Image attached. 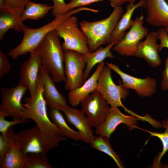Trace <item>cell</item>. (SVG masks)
I'll list each match as a JSON object with an SVG mask.
<instances>
[{
    "label": "cell",
    "mask_w": 168,
    "mask_h": 168,
    "mask_svg": "<svg viewBox=\"0 0 168 168\" xmlns=\"http://www.w3.org/2000/svg\"><path fill=\"white\" fill-rule=\"evenodd\" d=\"M38 48L41 56L42 65L54 82H65L63 65L65 51L55 30L47 34Z\"/></svg>",
    "instance_id": "cell-1"
},
{
    "label": "cell",
    "mask_w": 168,
    "mask_h": 168,
    "mask_svg": "<svg viewBox=\"0 0 168 168\" xmlns=\"http://www.w3.org/2000/svg\"><path fill=\"white\" fill-rule=\"evenodd\" d=\"M123 13L122 6L117 7L114 8L110 14L105 19L94 21L85 20L80 21V27L87 38L91 52L103 44L110 43L112 34Z\"/></svg>",
    "instance_id": "cell-2"
},
{
    "label": "cell",
    "mask_w": 168,
    "mask_h": 168,
    "mask_svg": "<svg viewBox=\"0 0 168 168\" xmlns=\"http://www.w3.org/2000/svg\"><path fill=\"white\" fill-rule=\"evenodd\" d=\"M43 80L40 73L35 95L33 97H25L23 105L27 109L26 119L34 120L44 135L50 137H63V133L49 118L47 111V103L44 97Z\"/></svg>",
    "instance_id": "cell-3"
},
{
    "label": "cell",
    "mask_w": 168,
    "mask_h": 168,
    "mask_svg": "<svg viewBox=\"0 0 168 168\" xmlns=\"http://www.w3.org/2000/svg\"><path fill=\"white\" fill-rule=\"evenodd\" d=\"M88 10L87 7H78L55 18L52 21L40 28L32 29L26 26L23 32L24 36L21 42L16 47L8 52V55L12 59L16 60L21 56L33 51L38 48L47 34L55 30L59 23L74 14Z\"/></svg>",
    "instance_id": "cell-4"
},
{
    "label": "cell",
    "mask_w": 168,
    "mask_h": 168,
    "mask_svg": "<svg viewBox=\"0 0 168 168\" xmlns=\"http://www.w3.org/2000/svg\"><path fill=\"white\" fill-rule=\"evenodd\" d=\"M16 140L20 143L22 152L41 153L47 155L51 149L59 145L60 142L66 140L63 137H50L44 134L37 124L16 133Z\"/></svg>",
    "instance_id": "cell-5"
},
{
    "label": "cell",
    "mask_w": 168,
    "mask_h": 168,
    "mask_svg": "<svg viewBox=\"0 0 168 168\" xmlns=\"http://www.w3.org/2000/svg\"><path fill=\"white\" fill-rule=\"evenodd\" d=\"M78 22L77 18L72 16L59 23L55 30L58 36L63 39L62 45L64 51L72 50L86 55L91 52L87 38L78 27Z\"/></svg>",
    "instance_id": "cell-6"
},
{
    "label": "cell",
    "mask_w": 168,
    "mask_h": 168,
    "mask_svg": "<svg viewBox=\"0 0 168 168\" xmlns=\"http://www.w3.org/2000/svg\"><path fill=\"white\" fill-rule=\"evenodd\" d=\"M111 70L107 65H105L98 77L96 89L111 107H121L130 114L131 111L122 102V100L125 99L129 95V91L123 87L121 84L117 85L114 83L111 76Z\"/></svg>",
    "instance_id": "cell-7"
},
{
    "label": "cell",
    "mask_w": 168,
    "mask_h": 168,
    "mask_svg": "<svg viewBox=\"0 0 168 168\" xmlns=\"http://www.w3.org/2000/svg\"><path fill=\"white\" fill-rule=\"evenodd\" d=\"M27 90L26 86L20 82L14 87H2L0 111L7 116H11L13 120L26 119L27 109L21 103V101Z\"/></svg>",
    "instance_id": "cell-8"
},
{
    "label": "cell",
    "mask_w": 168,
    "mask_h": 168,
    "mask_svg": "<svg viewBox=\"0 0 168 168\" xmlns=\"http://www.w3.org/2000/svg\"><path fill=\"white\" fill-rule=\"evenodd\" d=\"M82 110L86 115L91 128H96L105 120L110 107L102 95L96 89L80 103Z\"/></svg>",
    "instance_id": "cell-9"
},
{
    "label": "cell",
    "mask_w": 168,
    "mask_h": 168,
    "mask_svg": "<svg viewBox=\"0 0 168 168\" xmlns=\"http://www.w3.org/2000/svg\"><path fill=\"white\" fill-rule=\"evenodd\" d=\"M64 63L65 89L70 91L81 86L84 82L83 70L86 64L83 55L74 50L66 51Z\"/></svg>",
    "instance_id": "cell-10"
},
{
    "label": "cell",
    "mask_w": 168,
    "mask_h": 168,
    "mask_svg": "<svg viewBox=\"0 0 168 168\" xmlns=\"http://www.w3.org/2000/svg\"><path fill=\"white\" fill-rule=\"evenodd\" d=\"M143 20L142 14L136 18L129 30L113 47L115 51L123 56H135L139 42L148 33L147 28L143 26Z\"/></svg>",
    "instance_id": "cell-11"
},
{
    "label": "cell",
    "mask_w": 168,
    "mask_h": 168,
    "mask_svg": "<svg viewBox=\"0 0 168 168\" xmlns=\"http://www.w3.org/2000/svg\"><path fill=\"white\" fill-rule=\"evenodd\" d=\"M106 63L120 76L123 87L134 90L142 97H149L156 92L157 83L155 79L150 77H146L145 78L136 77L124 72L114 64L107 62Z\"/></svg>",
    "instance_id": "cell-12"
},
{
    "label": "cell",
    "mask_w": 168,
    "mask_h": 168,
    "mask_svg": "<svg viewBox=\"0 0 168 168\" xmlns=\"http://www.w3.org/2000/svg\"><path fill=\"white\" fill-rule=\"evenodd\" d=\"M30 53L29 58L21 65L19 73L20 82L26 86L30 97H33L36 91L37 80L42 62L38 48Z\"/></svg>",
    "instance_id": "cell-13"
},
{
    "label": "cell",
    "mask_w": 168,
    "mask_h": 168,
    "mask_svg": "<svg viewBox=\"0 0 168 168\" xmlns=\"http://www.w3.org/2000/svg\"><path fill=\"white\" fill-rule=\"evenodd\" d=\"M138 120L137 117L133 115L123 114L118 107H111L105 121L96 128L95 133L110 138L117 126L121 124H125L130 131L134 128H140L136 125Z\"/></svg>",
    "instance_id": "cell-14"
},
{
    "label": "cell",
    "mask_w": 168,
    "mask_h": 168,
    "mask_svg": "<svg viewBox=\"0 0 168 168\" xmlns=\"http://www.w3.org/2000/svg\"><path fill=\"white\" fill-rule=\"evenodd\" d=\"M157 31L148 33L145 40L139 42L135 55L137 58L144 59L153 68L158 67L161 63L159 54L160 45L157 42Z\"/></svg>",
    "instance_id": "cell-15"
},
{
    "label": "cell",
    "mask_w": 168,
    "mask_h": 168,
    "mask_svg": "<svg viewBox=\"0 0 168 168\" xmlns=\"http://www.w3.org/2000/svg\"><path fill=\"white\" fill-rule=\"evenodd\" d=\"M146 21L154 26L168 27V4L166 0H145Z\"/></svg>",
    "instance_id": "cell-16"
},
{
    "label": "cell",
    "mask_w": 168,
    "mask_h": 168,
    "mask_svg": "<svg viewBox=\"0 0 168 168\" xmlns=\"http://www.w3.org/2000/svg\"><path fill=\"white\" fill-rule=\"evenodd\" d=\"M43 80V95L51 109L56 107L59 110L68 108L65 97L57 89L54 82L42 65L40 71Z\"/></svg>",
    "instance_id": "cell-17"
},
{
    "label": "cell",
    "mask_w": 168,
    "mask_h": 168,
    "mask_svg": "<svg viewBox=\"0 0 168 168\" xmlns=\"http://www.w3.org/2000/svg\"><path fill=\"white\" fill-rule=\"evenodd\" d=\"M60 110L64 113L66 120L78 129L83 138V141L90 144L94 135L85 114L82 110L70 107Z\"/></svg>",
    "instance_id": "cell-18"
},
{
    "label": "cell",
    "mask_w": 168,
    "mask_h": 168,
    "mask_svg": "<svg viewBox=\"0 0 168 168\" xmlns=\"http://www.w3.org/2000/svg\"><path fill=\"white\" fill-rule=\"evenodd\" d=\"M105 65L104 61L98 64L94 73L84 84L80 87L69 91L68 98L69 104L72 106H77L86 96L96 89L98 77Z\"/></svg>",
    "instance_id": "cell-19"
},
{
    "label": "cell",
    "mask_w": 168,
    "mask_h": 168,
    "mask_svg": "<svg viewBox=\"0 0 168 168\" xmlns=\"http://www.w3.org/2000/svg\"><path fill=\"white\" fill-rule=\"evenodd\" d=\"M145 0H140L136 4L129 3L126 6V11L118 21L110 39V42H119L124 37L126 31L130 29L133 25L134 20L132 19L133 13L138 7H143Z\"/></svg>",
    "instance_id": "cell-20"
},
{
    "label": "cell",
    "mask_w": 168,
    "mask_h": 168,
    "mask_svg": "<svg viewBox=\"0 0 168 168\" xmlns=\"http://www.w3.org/2000/svg\"><path fill=\"white\" fill-rule=\"evenodd\" d=\"M26 154L22 152L17 141L12 144L9 150L0 163V168H27Z\"/></svg>",
    "instance_id": "cell-21"
},
{
    "label": "cell",
    "mask_w": 168,
    "mask_h": 168,
    "mask_svg": "<svg viewBox=\"0 0 168 168\" xmlns=\"http://www.w3.org/2000/svg\"><path fill=\"white\" fill-rule=\"evenodd\" d=\"M117 44L116 42H111L104 48L100 47L93 52L83 55L84 59L86 65L83 74L84 82L88 77L91 70L96 64L104 61L106 58L112 59L114 57L110 50Z\"/></svg>",
    "instance_id": "cell-22"
},
{
    "label": "cell",
    "mask_w": 168,
    "mask_h": 168,
    "mask_svg": "<svg viewBox=\"0 0 168 168\" xmlns=\"http://www.w3.org/2000/svg\"><path fill=\"white\" fill-rule=\"evenodd\" d=\"M26 26L23 23L20 15L10 12H1L0 16V39H2L9 29L23 32Z\"/></svg>",
    "instance_id": "cell-23"
},
{
    "label": "cell",
    "mask_w": 168,
    "mask_h": 168,
    "mask_svg": "<svg viewBox=\"0 0 168 168\" xmlns=\"http://www.w3.org/2000/svg\"><path fill=\"white\" fill-rule=\"evenodd\" d=\"M60 111L56 107L51 109L49 115L53 122L61 131L64 137L76 141H83V138L80 133L71 129L68 126Z\"/></svg>",
    "instance_id": "cell-24"
},
{
    "label": "cell",
    "mask_w": 168,
    "mask_h": 168,
    "mask_svg": "<svg viewBox=\"0 0 168 168\" xmlns=\"http://www.w3.org/2000/svg\"><path fill=\"white\" fill-rule=\"evenodd\" d=\"M53 8L46 4L36 3L28 0L25 5L23 12L20 16L23 22L28 19L38 20L44 17Z\"/></svg>",
    "instance_id": "cell-25"
},
{
    "label": "cell",
    "mask_w": 168,
    "mask_h": 168,
    "mask_svg": "<svg viewBox=\"0 0 168 168\" xmlns=\"http://www.w3.org/2000/svg\"><path fill=\"white\" fill-rule=\"evenodd\" d=\"M91 147L100 151L109 156L119 168L124 167L119 156L113 150L110 142L109 138L103 135H94L90 143Z\"/></svg>",
    "instance_id": "cell-26"
},
{
    "label": "cell",
    "mask_w": 168,
    "mask_h": 168,
    "mask_svg": "<svg viewBox=\"0 0 168 168\" xmlns=\"http://www.w3.org/2000/svg\"><path fill=\"white\" fill-rule=\"evenodd\" d=\"M162 127L165 129L163 133L152 132L150 131L143 130L149 133L151 137L155 136L161 140L162 145L163 148L161 152H159L154 159L153 164L152 166L153 168H160L162 167V164L161 162L163 156L168 151V119H166L162 121Z\"/></svg>",
    "instance_id": "cell-27"
},
{
    "label": "cell",
    "mask_w": 168,
    "mask_h": 168,
    "mask_svg": "<svg viewBox=\"0 0 168 168\" xmlns=\"http://www.w3.org/2000/svg\"><path fill=\"white\" fill-rule=\"evenodd\" d=\"M28 159L27 168H52L47 155L41 153L26 154Z\"/></svg>",
    "instance_id": "cell-28"
},
{
    "label": "cell",
    "mask_w": 168,
    "mask_h": 168,
    "mask_svg": "<svg viewBox=\"0 0 168 168\" xmlns=\"http://www.w3.org/2000/svg\"><path fill=\"white\" fill-rule=\"evenodd\" d=\"M14 128L12 127L7 130L5 135L1 133L0 135V163L12 144L16 140V133H14Z\"/></svg>",
    "instance_id": "cell-29"
},
{
    "label": "cell",
    "mask_w": 168,
    "mask_h": 168,
    "mask_svg": "<svg viewBox=\"0 0 168 168\" xmlns=\"http://www.w3.org/2000/svg\"><path fill=\"white\" fill-rule=\"evenodd\" d=\"M7 116L5 113L0 111V132L4 135H6L9 128L12 126L29 122L28 119H24L13 120L12 121H7L5 119V117Z\"/></svg>",
    "instance_id": "cell-30"
},
{
    "label": "cell",
    "mask_w": 168,
    "mask_h": 168,
    "mask_svg": "<svg viewBox=\"0 0 168 168\" xmlns=\"http://www.w3.org/2000/svg\"><path fill=\"white\" fill-rule=\"evenodd\" d=\"M9 12L20 16L24 11L28 0H4Z\"/></svg>",
    "instance_id": "cell-31"
},
{
    "label": "cell",
    "mask_w": 168,
    "mask_h": 168,
    "mask_svg": "<svg viewBox=\"0 0 168 168\" xmlns=\"http://www.w3.org/2000/svg\"><path fill=\"white\" fill-rule=\"evenodd\" d=\"M53 2L52 15L55 18L63 15L68 11L65 0H52Z\"/></svg>",
    "instance_id": "cell-32"
},
{
    "label": "cell",
    "mask_w": 168,
    "mask_h": 168,
    "mask_svg": "<svg viewBox=\"0 0 168 168\" xmlns=\"http://www.w3.org/2000/svg\"><path fill=\"white\" fill-rule=\"evenodd\" d=\"M104 0H70L67 4L68 11H71L77 7H84L96 2H101Z\"/></svg>",
    "instance_id": "cell-33"
},
{
    "label": "cell",
    "mask_w": 168,
    "mask_h": 168,
    "mask_svg": "<svg viewBox=\"0 0 168 168\" xmlns=\"http://www.w3.org/2000/svg\"><path fill=\"white\" fill-rule=\"evenodd\" d=\"M11 65L4 54L0 50V78L3 77L10 70Z\"/></svg>",
    "instance_id": "cell-34"
},
{
    "label": "cell",
    "mask_w": 168,
    "mask_h": 168,
    "mask_svg": "<svg viewBox=\"0 0 168 168\" xmlns=\"http://www.w3.org/2000/svg\"><path fill=\"white\" fill-rule=\"evenodd\" d=\"M158 39L160 40V52L163 48L168 49V34L164 28H160L157 31Z\"/></svg>",
    "instance_id": "cell-35"
},
{
    "label": "cell",
    "mask_w": 168,
    "mask_h": 168,
    "mask_svg": "<svg viewBox=\"0 0 168 168\" xmlns=\"http://www.w3.org/2000/svg\"><path fill=\"white\" fill-rule=\"evenodd\" d=\"M165 69L162 72V80L161 82V87L162 91L168 90V56L165 61Z\"/></svg>",
    "instance_id": "cell-36"
},
{
    "label": "cell",
    "mask_w": 168,
    "mask_h": 168,
    "mask_svg": "<svg viewBox=\"0 0 168 168\" xmlns=\"http://www.w3.org/2000/svg\"><path fill=\"white\" fill-rule=\"evenodd\" d=\"M137 0H109L111 7L115 8L121 7L124 3L128 2L129 3H134Z\"/></svg>",
    "instance_id": "cell-37"
},
{
    "label": "cell",
    "mask_w": 168,
    "mask_h": 168,
    "mask_svg": "<svg viewBox=\"0 0 168 168\" xmlns=\"http://www.w3.org/2000/svg\"><path fill=\"white\" fill-rule=\"evenodd\" d=\"M0 11L1 12H9L4 0H0Z\"/></svg>",
    "instance_id": "cell-38"
},
{
    "label": "cell",
    "mask_w": 168,
    "mask_h": 168,
    "mask_svg": "<svg viewBox=\"0 0 168 168\" xmlns=\"http://www.w3.org/2000/svg\"><path fill=\"white\" fill-rule=\"evenodd\" d=\"M164 28L166 30V32L168 34V27H166Z\"/></svg>",
    "instance_id": "cell-39"
},
{
    "label": "cell",
    "mask_w": 168,
    "mask_h": 168,
    "mask_svg": "<svg viewBox=\"0 0 168 168\" xmlns=\"http://www.w3.org/2000/svg\"><path fill=\"white\" fill-rule=\"evenodd\" d=\"M166 1L167 2V3L168 4V0H166Z\"/></svg>",
    "instance_id": "cell-40"
}]
</instances>
